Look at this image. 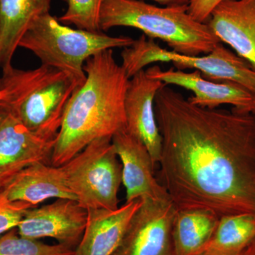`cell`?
<instances>
[{"instance_id": "25", "label": "cell", "mask_w": 255, "mask_h": 255, "mask_svg": "<svg viewBox=\"0 0 255 255\" xmlns=\"http://www.w3.org/2000/svg\"><path fill=\"white\" fill-rule=\"evenodd\" d=\"M145 1V0H142ZM163 6H188L191 0H150Z\"/></svg>"}, {"instance_id": "20", "label": "cell", "mask_w": 255, "mask_h": 255, "mask_svg": "<svg viewBox=\"0 0 255 255\" xmlns=\"http://www.w3.org/2000/svg\"><path fill=\"white\" fill-rule=\"evenodd\" d=\"M164 50L154 39L142 34L134 41L131 46L124 48L122 66L127 76L131 78L150 64L169 63L164 55Z\"/></svg>"}, {"instance_id": "27", "label": "cell", "mask_w": 255, "mask_h": 255, "mask_svg": "<svg viewBox=\"0 0 255 255\" xmlns=\"http://www.w3.org/2000/svg\"><path fill=\"white\" fill-rule=\"evenodd\" d=\"M2 98H3L2 92H1V90H0V101L2 100Z\"/></svg>"}, {"instance_id": "9", "label": "cell", "mask_w": 255, "mask_h": 255, "mask_svg": "<svg viewBox=\"0 0 255 255\" xmlns=\"http://www.w3.org/2000/svg\"><path fill=\"white\" fill-rule=\"evenodd\" d=\"M145 73L165 85H176L192 92L194 96L188 100L198 107L214 110L228 105L241 113L255 115V94L238 84L209 80L196 70L191 73L174 68L163 70L157 65L147 68Z\"/></svg>"}, {"instance_id": "14", "label": "cell", "mask_w": 255, "mask_h": 255, "mask_svg": "<svg viewBox=\"0 0 255 255\" xmlns=\"http://www.w3.org/2000/svg\"><path fill=\"white\" fill-rule=\"evenodd\" d=\"M164 55L178 70L194 69L204 78L234 82L255 95V68L221 42L210 53L199 56H187L166 49Z\"/></svg>"}, {"instance_id": "5", "label": "cell", "mask_w": 255, "mask_h": 255, "mask_svg": "<svg viewBox=\"0 0 255 255\" xmlns=\"http://www.w3.org/2000/svg\"><path fill=\"white\" fill-rule=\"evenodd\" d=\"M134 41L128 36L74 29L49 13L33 21L18 47L32 52L41 65L65 72L80 87L86 80L84 65L88 58L103 50L130 46Z\"/></svg>"}, {"instance_id": "26", "label": "cell", "mask_w": 255, "mask_h": 255, "mask_svg": "<svg viewBox=\"0 0 255 255\" xmlns=\"http://www.w3.org/2000/svg\"><path fill=\"white\" fill-rule=\"evenodd\" d=\"M243 255H255V241L253 242V244L247 249V251L245 252L244 254Z\"/></svg>"}, {"instance_id": "23", "label": "cell", "mask_w": 255, "mask_h": 255, "mask_svg": "<svg viewBox=\"0 0 255 255\" xmlns=\"http://www.w3.org/2000/svg\"><path fill=\"white\" fill-rule=\"evenodd\" d=\"M34 206L23 201H10L0 196V235L17 228L28 209Z\"/></svg>"}, {"instance_id": "16", "label": "cell", "mask_w": 255, "mask_h": 255, "mask_svg": "<svg viewBox=\"0 0 255 255\" xmlns=\"http://www.w3.org/2000/svg\"><path fill=\"white\" fill-rule=\"evenodd\" d=\"M0 196L10 201H23L36 207L49 199L77 201L70 191L61 167L38 162L23 169L0 190Z\"/></svg>"}, {"instance_id": "3", "label": "cell", "mask_w": 255, "mask_h": 255, "mask_svg": "<svg viewBox=\"0 0 255 255\" xmlns=\"http://www.w3.org/2000/svg\"><path fill=\"white\" fill-rule=\"evenodd\" d=\"M79 85L58 69L41 65L23 70L11 67L2 70L0 105L28 130L56 138L65 107Z\"/></svg>"}, {"instance_id": "18", "label": "cell", "mask_w": 255, "mask_h": 255, "mask_svg": "<svg viewBox=\"0 0 255 255\" xmlns=\"http://www.w3.org/2000/svg\"><path fill=\"white\" fill-rule=\"evenodd\" d=\"M220 217L204 209H177L173 223L175 255H196L209 243Z\"/></svg>"}, {"instance_id": "12", "label": "cell", "mask_w": 255, "mask_h": 255, "mask_svg": "<svg viewBox=\"0 0 255 255\" xmlns=\"http://www.w3.org/2000/svg\"><path fill=\"white\" fill-rule=\"evenodd\" d=\"M112 143L122 164V183L127 191V202L143 198H170L156 179L155 164L141 140L124 129L112 137Z\"/></svg>"}, {"instance_id": "13", "label": "cell", "mask_w": 255, "mask_h": 255, "mask_svg": "<svg viewBox=\"0 0 255 255\" xmlns=\"http://www.w3.org/2000/svg\"><path fill=\"white\" fill-rule=\"evenodd\" d=\"M206 23L221 43L255 68V0H223Z\"/></svg>"}, {"instance_id": "2", "label": "cell", "mask_w": 255, "mask_h": 255, "mask_svg": "<svg viewBox=\"0 0 255 255\" xmlns=\"http://www.w3.org/2000/svg\"><path fill=\"white\" fill-rule=\"evenodd\" d=\"M86 80L69 100L55 139L50 164L60 167L101 137L126 129L124 108L130 78L114 58L113 49L85 62Z\"/></svg>"}, {"instance_id": "7", "label": "cell", "mask_w": 255, "mask_h": 255, "mask_svg": "<svg viewBox=\"0 0 255 255\" xmlns=\"http://www.w3.org/2000/svg\"><path fill=\"white\" fill-rule=\"evenodd\" d=\"M177 208L170 198H143L113 255H175L173 223Z\"/></svg>"}, {"instance_id": "4", "label": "cell", "mask_w": 255, "mask_h": 255, "mask_svg": "<svg viewBox=\"0 0 255 255\" xmlns=\"http://www.w3.org/2000/svg\"><path fill=\"white\" fill-rule=\"evenodd\" d=\"M187 9L188 6H159L142 0H105L100 10V30L137 28L145 36L167 43L179 54H207L220 41L207 23L196 21Z\"/></svg>"}, {"instance_id": "21", "label": "cell", "mask_w": 255, "mask_h": 255, "mask_svg": "<svg viewBox=\"0 0 255 255\" xmlns=\"http://www.w3.org/2000/svg\"><path fill=\"white\" fill-rule=\"evenodd\" d=\"M75 250L63 244L48 245L22 237L16 228L0 237V255H74Z\"/></svg>"}, {"instance_id": "8", "label": "cell", "mask_w": 255, "mask_h": 255, "mask_svg": "<svg viewBox=\"0 0 255 255\" xmlns=\"http://www.w3.org/2000/svg\"><path fill=\"white\" fill-rule=\"evenodd\" d=\"M55 139L28 130L0 105V190L29 166L51 164Z\"/></svg>"}, {"instance_id": "11", "label": "cell", "mask_w": 255, "mask_h": 255, "mask_svg": "<svg viewBox=\"0 0 255 255\" xmlns=\"http://www.w3.org/2000/svg\"><path fill=\"white\" fill-rule=\"evenodd\" d=\"M164 83L142 70L129 80L124 101L126 130L141 140L155 164L162 152V136L156 120L155 100Z\"/></svg>"}, {"instance_id": "17", "label": "cell", "mask_w": 255, "mask_h": 255, "mask_svg": "<svg viewBox=\"0 0 255 255\" xmlns=\"http://www.w3.org/2000/svg\"><path fill=\"white\" fill-rule=\"evenodd\" d=\"M52 0H0V68L12 65L18 43L36 18L49 14Z\"/></svg>"}, {"instance_id": "19", "label": "cell", "mask_w": 255, "mask_h": 255, "mask_svg": "<svg viewBox=\"0 0 255 255\" xmlns=\"http://www.w3.org/2000/svg\"><path fill=\"white\" fill-rule=\"evenodd\" d=\"M255 241V214L220 217L209 243L196 255H243Z\"/></svg>"}, {"instance_id": "15", "label": "cell", "mask_w": 255, "mask_h": 255, "mask_svg": "<svg viewBox=\"0 0 255 255\" xmlns=\"http://www.w3.org/2000/svg\"><path fill=\"white\" fill-rule=\"evenodd\" d=\"M140 199L118 209H88L85 233L74 255H113L118 249Z\"/></svg>"}, {"instance_id": "6", "label": "cell", "mask_w": 255, "mask_h": 255, "mask_svg": "<svg viewBox=\"0 0 255 255\" xmlns=\"http://www.w3.org/2000/svg\"><path fill=\"white\" fill-rule=\"evenodd\" d=\"M60 167L67 186L82 207L110 211L119 209L122 164L112 137L94 140Z\"/></svg>"}, {"instance_id": "10", "label": "cell", "mask_w": 255, "mask_h": 255, "mask_svg": "<svg viewBox=\"0 0 255 255\" xmlns=\"http://www.w3.org/2000/svg\"><path fill=\"white\" fill-rule=\"evenodd\" d=\"M88 211L78 201L57 199L48 205L28 209L16 230L22 237L38 240L50 238L73 248L81 241Z\"/></svg>"}, {"instance_id": "22", "label": "cell", "mask_w": 255, "mask_h": 255, "mask_svg": "<svg viewBox=\"0 0 255 255\" xmlns=\"http://www.w3.org/2000/svg\"><path fill=\"white\" fill-rule=\"evenodd\" d=\"M65 12L58 18L64 25H74L80 29L100 32V14L105 0H63Z\"/></svg>"}, {"instance_id": "24", "label": "cell", "mask_w": 255, "mask_h": 255, "mask_svg": "<svg viewBox=\"0 0 255 255\" xmlns=\"http://www.w3.org/2000/svg\"><path fill=\"white\" fill-rule=\"evenodd\" d=\"M223 0H191L187 11L191 17L201 23H207L215 8Z\"/></svg>"}, {"instance_id": "1", "label": "cell", "mask_w": 255, "mask_h": 255, "mask_svg": "<svg viewBox=\"0 0 255 255\" xmlns=\"http://www.w3.org/2000/svg\"><path fill=\"white\" fill-rule=\"evenodd\" d=\"M160 179L177 209L255 214V115L203 108L164 84L155 100Z\"/></svg>"}]
</instances>
